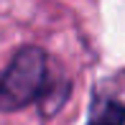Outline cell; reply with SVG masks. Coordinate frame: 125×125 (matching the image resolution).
<instances>
[{
    "instance_id": "obj_1",
    "label": "cell",
    "mask_w": 125,
    "mask_h": 125,
    "mask_svg": "<svg viewBox=\"0 0 125 125\" xmlns=\"http://www.w3.org/2000/svg\"><path fill=\"white\" fill-rule=\"evenodd\" d=\"M49 56L41 46H21L0 74V112L41 102L49 89Z\"/></svg>"
},
{
    "instance_id": "obj_2",
    "label": "cell",
    "mask_w": 125,
    "mask_h": 125,
    "mask_svg": "<svg viewBox=\"0 0 125 125\" xmlns=\"http://www.w3.org/2000/svg\"><path fill=\"white\" fill-rule=\"evenodd\" d=\"M87 125H125V105L115 97L94 100L87 115Z\"/></svg>"
},
{
    "instance_id": "obj_3",
    "label": "cell",
    "mask_w": 125,
    "mask_h": 125,
    "mask_svg": "<svg viewBox=\"0 0 125 125\" xmlns=\"http://www.w3.org/2000/svg\"><path fill=\"white\" fill-rule=\"evenodd\" d=\"M69 92H72V82H66V79H61V82H49L46 94L41 97V102H43L41 112L43 115H54V112L64 105V100L69 97Z\"/></svg>"
}]
</instances>
